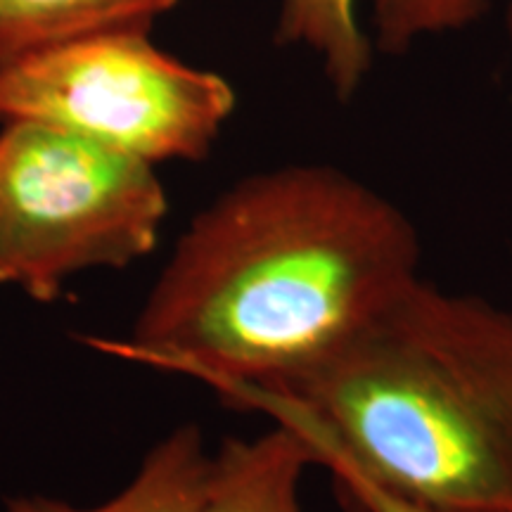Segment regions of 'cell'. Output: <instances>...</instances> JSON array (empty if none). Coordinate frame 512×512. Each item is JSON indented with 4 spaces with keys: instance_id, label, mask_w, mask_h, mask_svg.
Listing matches in <instances>:
<instances>
[{
    "instance_id": "6da1fadb",
    "label": "cell",
    "mask_w": 512,
    "mask_h": 512,
    "mask_svg": "<svg viewBox=\"0 0 512 512\" xmlns=\"http://www.w3.org/2000/svg\"><path fill=\"white\" fill-rule=\"evenodd\" d=\"M420 259L408 216L344 171L247 176L185 228L124 351L249 406L342 349Z\"/></svg>"
},
{
    "instance_id": "7a4b0ae2",
    "label": "cell",
    "mask_w": 512,
    "mask_h": 512,
    "mask_svg": "<svg viewBox=\"0 0 512 512\" xmlns=\"http://www.w3.org/2000/svg\"><path fill=\"white\" fill-rule=\"evenodd\" d=\"M249 406L316 465L441 512L512 508V309L415 278L320 366Z\"/></svg>"
},
{
    "instance_id": "3957f363",
    "label": "cell",
    "mask_w": 512,
    "mask_h": 512,
    "mask_svg": "<svg viewBox=\"0 0 512 512\" xmlns=\"http://www.w3.org/2000/svg\"><path fill=\"white\" fill-rule=\"evenodd\" d=\"M166 209L143 159L36 121L3 124L0 285L53 302L76 273L150 254Z\"/></svg>"
},
{
    "instance_id": "277c9868",
    "label": "cell",
    "mask_w": 512,
    "mask_h": 512,
    "mask_svg": "<svg viewBox=\"0 0 512 512\" xmlns=\"http://www.w3.org/2000/svg\"><path fill=\"white\" fill-rule=\"evenodd\" d=\"M235 110L223 76L185 64L145 29H114L0 62V124L36 121L147 164L209 157Z\"/></svg>"
},
{
    "instance_id": "5b68a950",
    "label": "cell",
    "mask_w": 512,
    "mask_h": 512,
    "mask_svg": "<svg viewBox=\"0 0 512 512\" xmlns=\"http://www.w3.org/2000/svg\"><path fill=\"white\" fill-rule=\"evenodd\" d=\"M309 465L311 446L283 420L256 439H223L202 512H304L299 482Z\"/></svg>"
},
{
    "instance_id": "8992f818",
    "label": "cell",
    "mask_w": 512,
    "mask_h": 512,
    "mask_svg": "<svg viewBox=\"0 0 512 512\" xmlns=\"http://www.w3.org/2000/svg\"><path fill=\"white\" fill-rule=\"evenodd\" d=\"M211 456L202 432L183 425L147 453L138 475L110 501L76 508L57 498H8L5 512H202L207 501Z\"/></svg>"
},
{
    "instance_id": "52a82bcc",
    "label": "cell",
    "mask_w": 512,
    "mask_h": 512,
    "mask_svg": "<svg viewBox=\"0 0 512 512\" xmlns=\"http://www.w3.org/2000/svg\"><path fill=\"white\" fill-rule=\"evenodd\" d=\"M181 0H0V62L88 34L145 29Z\"/></svg>"
},
{
    "instance_id": "ba28073f",
    "label": "cell",
    "mask_w": 512,
    "mask_h": 512,
    "mask_svg": "<svg viewBox=\"0 0 512 512\" xmlns=\"http://www.w3.org/2000/svg\"><path fill=\"white\" fill-rule=\"evenodd\" d=\"M486 0H375V22L380 46L401 53L425 31L463 27L484 10ZM512 31V8L508 15Z\"/></svg>"
},
{
    "instance_id": "9c48e42d",
    "label": "cell",
    "mask_w": 512,
    "mask_h": 512,
    "mask_svg": "<svg viewBox=\"0 0 512 512\" xmlns=\"http://www.w3.org/2000/svg\"><path fill=\"white\" fill-rule=\"evenodd\" d=\"M339 491V501L349 505L354 512H441V510H427L420 505L403 503L399 498L382 494V491L373 489V486L351 482V479H342L335 482ZM486 512H512L510 510H486Z\"/></svg>"
}]
</instances>
